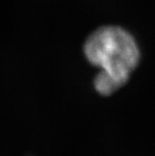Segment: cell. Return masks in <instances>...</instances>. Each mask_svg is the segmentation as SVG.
<instances>
[{
	"label": "cell",
	"instance_id": "obj_1",
	"mask_svg": "<svg viewBox=\"0 0 155 156\" xmlns=\"http://www.w3.org/2000/svg\"><path fill=\"white\" fill-rule=\"evenodd\" d=\"M84 53L91 64L101 68L94 87L103 95L124 85L140 58L135 38L118 26H104L93 32L84 45Z\"/></svg>",
	"mask_w": 155,
	"mask_h": 156
}]
</instances>
